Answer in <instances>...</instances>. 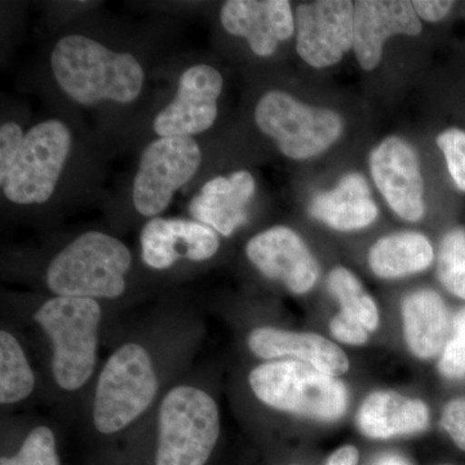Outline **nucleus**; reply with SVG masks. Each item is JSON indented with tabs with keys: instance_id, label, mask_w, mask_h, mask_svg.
<instances>
[{
	"instance_id": "f257e3e1",
	"label": "nucleus",
	"mask_w": 465,
	"mask_h": 465,
	"mask_svg": "<svg viewBox=\"0 0 465 465\" xmlns=\"http://www.w3.org/2000/svg\"><path fill=\"white\" fill-rule=\"evenodd\" d=\"M54 81L79 105L103 101L134 103L142 94L145 73L136 57L109 50L84 35H66L51 54Z\"/></svg>"
},
{
	"instance_id": "f03ea898",
	"label": "nucleus",
	"mask_w": 465,
	"mask_h": 465,
	"mask_svg": "<svg viewBox=\"0 0 465 465\" xmlns=\"http://www.w3.org/2000/svg\"><path fill=\"white\" fill-rule=\"evenodd\" d=\"M133 255L124 242L101 232H87L52 260L45 273L48 289L57 296L116 299L125 291Z\"/></svg>"
},
{
	"instance_id": "7ed1b4c3",
	"label": "nucleus",
	"mask_w": 465,
	"mask_h": 465,
	"mask_svg": "<svg viewBox=\"0 0 465 465\" xmlns=\"http://www.w3.org/2000/svg\"><path fill=\"white\" fill-rule=\"evenodd\" d=\"M249 381L253 394L280 411L335 421L348 409L344 382L302 361L262 363L251 371Z\"/></svg>"
},
{
	"instance_id": "20e7f679",
	"label": "nucleus",
	"mask_w": 465,
	"mask_h": 465,
	"mask_svg": "<svg viewBox=\"0 0 465 465\" xmlns=\"http://www.w3.org/2000/svg\"><path fill=\"white\" fill-rule=\"evenodd\" d=\"M34 318L54 342L52 371L58 387L65 391L84 387L96 365L99 302L56 296L45 302Z\"/></svg>"
},
{
	"instance_id": "39448f33",
	"label": "nucleus",
	"mask_w": 465,
	"mask_h": 465,
	"mask_svg": "<svg viewBox=\"0 0 465 465\" xmlns=\"http://www.w3.org/2000/svg\"><path fill=\"white\" fill-rule=\"evenodd\" d=\"M155 465H206L220 436L215 400L195 387L173 388L162 401Z\"/></svg>"
},
{
	"instance_id": "423d86ee",
	"label": "nucleus",
	"mask_w": 465,
	"mask_h": 465,
	"mask_svg": "<svg viewBox=\"0 0 465 465\" xmlns=\"http://www.w3.org/2000/svg\"><path fill=\"white\" fill-rule=\"evenodd\" d=\"M72 149V134L57 119L34 125L14 157L0 164V188L9 202L23 206L50 201Z\"/></svg>"
},
{
	"instance_id": "0eeeda50",
	"label": "nucleus",
	"mask_w": 465,
	"mask_h": 465,
	"mask_svg": "<svg viewBox=\"0 0 465 465\" xmlns=\"http://www.w3.org/2000/svg\"><path fill=\"white\" fill-rule=\"evenodd\" d=\"M157 391V374L148 351L134 342L116 349L97 381L94 427L104 434L121 432L148 410Z\"/></svg>"
},
{
	"instance_id": "6e6552de",
	"label": "nucleus",
	"mask_w": 465,
	"mask_h": 465,
	"mask_svg": "<svg viewBox=\"0 0 465 465\" xmlns=\"http://www.w3.org/2000/svg\"><path fill=\"white\" fill-rule=\"evenodd\" d=\"M255 121L287 158L302 161L326 152L342 133L341 116L330 109L313 108L282 91L260 99Z\"/></svg>"
},
{
	"instance_id": "1a4fd4ad",
	"label": "nucleus",
	"mask_w": 465,
	"mask_h": 465,
	"mask_svg": "<svg viewBox=\"0 0 465 465\" xmlns=\"http://www.w3.org/2000/svg\"><path fill=\"white\" fill-rule=\"evenodd\" d=\"M202 152L193 137H159L143 149L134 180V206L140 215L158 217L174 193L200 170Z\"/></svg>"
},
{
	"instance_id": "9d476101",
	"label": "nucleus",
	"mask_w": 465,
	"mask_h": 465,
	"mask_svg": "<svg viewBox=\"0 0 465 465\" xmlns=\"http://www.w3.org/2000/svg\"><path fill=\"white\" fill-rule=\"evenodd\" d=\"M224 87L219 70L206 64L188 67L177 84L176 94L158 113L153 130L159 137H193L215 124L217 101Z\"/></svg>"
},
{
	"instance_id": "9b49d317",
	"label": "nucleus",
	"mask_w": 465,
	"mask_h": 465,
	"mask_svg": "<svg viewBox=\"0 0 465 465\" xmlns=\"http://www.w3.org/2000/svg\"><path fill=\"white\" fill-rule=\"evenodd\" d=\"M296 51L313 67L335 65L354 45V5L347 0H322L299 5Z\"/></svg>"
},
{
	"instance_id": "f8f14e48",
	"label": "nucleus",
	"mask_w": 465,
	"mask_h": 465,
	"mask_svg": "<svg viewBox=\"0 0 465 465\" xmlns=\"http://www.w3.org/2000/svg\"><path fill=\"white\" fill-rule=\"evenodd\" d=\"M372 179L391 210L406 222L424 216V182L414 148L388 137L370 155Z\"/></svg>"
},
{
	"instance_id": "ddd939ff",
	"label": "nucleus",
	"mask_w": 465,
	"mask_h": 465,
	"mask_svg": "<svg viewBox=\"0 0 465 465\" xmlns=\"http://www.w3.org/2000/svg\"><path fill=\"white\" fill-rule=\"evenodd\" d=\"M246 253L260 273L280 281L296 295L309 292L320 277L317 260L298 232L287 226L259 232L247 243Z\"/></svg>"
},
{
	"instance_id": "4468645a",
	"label": "nucleus",
	"mask_w": 465,
	"mask_h": 465,
	"mask_svg": "<svg viewBox=\"0 0 465 465\" xmlns=\"http://www.w3.org/2000/svg\"><path fill=\"white\" fill-rule=\"evenodd\" d=\"M140 242L143 262L157 271L171 268L180 259L206 262L220 247L219 235L210 226L159 216L146 223Z\"/></svg>"
},
{
	"instance_id": "2eb2a0df",
	"label": "nucleus",
	"mask_w": 465,
	"mask_h": 465,
	"mask_svg": "<svg viewBox=\"0 0 465 465\" xmlns=\"http://www.w3.org/2000/svg\"><path fill=\"white\" fill-rule=\"evenodd\" d=\"M220 21L226 32L246 39L260 57L272 56L295 32L287 0H228L220 9Z\"/></svg>"
},
{
	"instance_id": "dca6fc26",
	"label": "nucleus",
	"mask_w": 465,
	"mask_h": 465,
	"mask_svg": "<svg viewBox=\"0 0 465 465\" xmlns=\"http://www.w3.org/2000/svg\"><path fill=\"white\" fill-rule=\"evenodd\" d=\"M421 30L411 2L361 0L354 5L353 50L365 70H374L379 65L388 38L396 34L415 36Z\"/></svg>"
},
{
	"instance_id": "f3484780",
	"label": "nucleus",
	"mask_w": 465,
	"mask_h": 465,
	"mask_svg": "<svg viewBox=\"0 0 465 465\" xmlns=\"http://www.w3.org/2000/svg\"><path fill=\"white\" fill-rule=\"evenodd\" d=\"M256 183L249 171H237L204 183L200 194L191 202L189 211L201 224L219 234L231 237L249 219V204Z\"/></svg>"
},
{
	"instance_id": "a211bd4d",
	"label": "nucleus",
	"mask_w": 465,
	"mask_h": 465,
	"mask_svg": "<svg viewBox=\"0 0 465 465\" xmlns=\"http://www.w3.org/2000/svg\"><path fill=\"white\" fill-rule=\"evenodd\" d=\"M249 347L252 353L264 360L292 358L335 378L349 370L347 354L318 333L259 327L250 333Z\"/></svg>"
},
{
	"instance_id": "6ab92c4d",
	"label": "nucleus",
	"mask_w": 465,
	"mask_h": 465,
	"mask_svg": "<svg viewBox=\"0 0 465 465\" xmlns=\"http://www.w3.org/2000/svg\"><path fill=\"white\" fill-rule=\"evenodd\" d=\"M357 425L369 439L407 436L427 430L430 411L423 401L409 399L397 391H378L361 406Z\"/></svg>"
},
{
	"instance_id": "aec40b11",
	"label": "nucleus",
	"mask_w": 465,
	"mask_h": 465,
	"mask_svg": "<svg viewBox=\"0 0 465 465\" xmlns=\"http://www.w3.org/2000/svg\"><path fill=\"white\" fill-rule=\"evenodd\" d=\"M309 213L335 231L351 232L371 225L378 219L379 208L365 177L351 173L332 191L317 194Z\"/></svg>"
},
{
	"instance_id": "412c9836",
	"label": "nucleus",
	"mask_w": 465,
	"mask_h": 465,
	"mask_svg": "<svg viewBox=\"0 0 465 465\" xmlns=\"http://www.w3.org/2000/svg\"><path fill=\"white\" fill-rule=\"evenodd\" d=\"M403 327L407 345L421 360L439 356L448 342L449 312L432 290L412 292L403 300Z\"/></svg>"
},
{
	"instance_id": "4be33fe9",
	"label": "nucleus",
	"mask_w": 465,
	"mask_h": 465,
	"mask_svg": "<svg viewBox=\"0 0 465 465\" xmlns=\"http://www.w3.org/2000/svg\"><path fill=\"white\" fill-rule=\"evenodd\" d=\"M434 251L425 235L396 232L376 242L369 253L371 271L382 280H397L420 273L432 265Z\"/></svg>"
},
{
	"instance_id": "5701e85b",
	"label": "nucleus",
	"mask_w": 465,
	"mask_h": 465,
	"mask_svg": "<svg viewBox=\"0 0 465 465\" xmlns=\"http://www.w3.org/2000/svg\"><path fill=\"white\" fill-rule=\"evenodd\" d=\"M35 388V376L25 353L14 335L0 332V402L3 405L27 399Z\"/></svg>"
},
{
	"instance_id": "b1692460",
	"label": "nucleus",
	"mask_w": 465,
	"mask_h": 465,
	"mask_svg": "<svg viewBox=\"0 0 465 465\" xmlns=\"http://www.w3.org/2000/svg\"><path fill=\"white\" fill-rule=\"evenodd\" d=\"M329 290L341 304L342 313L356 318L369 332L378 329L376 302L351 271L342 266L333 269L329 275Z\"/></svg>"
},
{
	"instance_id": "393cba45",
	"label": "nucleus",
	"mask_w": 465,
	"mask_h": 465,
	"mask_svg": "<svg viewBox=\"0 0 465 465\" xmlns=\"http://www.w3.org/2000/svg\"><path fill=\"white\" fill-rule=\"evenodd\" d=\"M437 275L449 292L465 300V232L452 231L440 243Z\"/></svg>"
},
{
	"instance_id": "a878e982",
	"label": "nucleus",
	"mask_w": 465,
	"mask_h": 465,
	"mask_svg": "<svg viewBox=\"0 0 465 465\" xmlns=\"http://www.w3.org/2000/svg\"><path fill=\"white\" fill-rule=\"evenodd\" d=\"M0 465H60L56 440L50 428H34L15 457H3Z\"/></svg>"
},
{
	"instance_id": "bb28decb",
	"label": "nucleus",
	"mask_w": 465,
	"mask_h": 465,
	"mask_svg": "<svg viewBox=\"0 0 465 465\" xmlns=\"http://www.w3.org/2000/svg\"><path fill=\"white\" fill-rule=\"evenodd\" d=\"M439 369L443 378L451 381L465 376V308L454 318V332L443 348Z\"/></svg>"
},
{
	"instance_id": "cd10ccee",
	"label": "nucleus",
	"mask_w": 465,
	"mask_h": 465,
	"mask_svg": "<svg viewBox=\"0 0 465 465\" xmlns=\"http://www.w3.org/2000/svg\"><path fill=\"white\" fill-rule=\"evenodd\" d=\"M437 145L442 150L449 173L459 191L465 192V133L449 128L437 137Z\"/></svg>"
},
{
	"instance_id": "c85d7f7f",
	"label": "nucleus",
	"mask_w": 465,
	"mask_h": 465,
	"mask_svg": "<svg viewBox=\"0 0 465 465\" xmlns=\"http://www.w3.org/2000/svg\"><path fill=\"white\" fill-rule=\"evenodd\" d=\"M330 331L333 338L349 345H363L369 341V331L360 321L349 314H336L330 322Z\"/></svg>"
},
{
	"instance_id": "c756f323",
	"label": "nucleus",
	"mask_w": 465,
	"mask_h": 465,
	"mask_svg": "<svg viewBox=\"0 0 465 465\" xmlns=\"http://www.w3.org/2000/svg\"><path fill=\"white\" fill-rule=\"evenodd\" d=\"M440 425L455 445L465 451V399L450 401L443 407Z\"/></svg>"
},
{
	"instance_id": "7c9ffc66",
	"label": "nucleus",
	"mask_w": 465,
	"mask_h": 465,
	"mask_svg": "<svg viewBox=\"0 0 465 465\" xmlns=\"http://www.w3.org/2000/svg\"><path fill=\"white\" fill-rule=\"evenodd\" d=\"M412 3L418 17L428 23H437L448 16L454 7V2H442V0H415Z\"/></svg>"
},
{
	"instance_id": "2f4dec72",
	"label": "nucleus",
	"mask_w": 465,
	"mask_h": 465,
	"mask_svg": "<svg viewBox=\"0 0 465 465\" xmlns=\"http://www.w3.org/2000/svg\"><path fill=\"white\" fill-rule=\"evenodd\" d=\"M360 452L354 446H342L336 450L324 465H358Z\"/></svg>"
},
{
	"instance_id": "473e14b6",
	"label": "nucleus",
	"mask_w": 465,
	"mask_h": 465,
	"mask_svg": "<svg viewBox=\"0 0 465 465\" xmlns=\"http://www.w3.org/2000/svg\"><path fill=\"white\" fill-rule=\"evenodd\" d=\"M370 465H412L403 458L402 455L394 454V452H385V454L376 457Z\"/></svg>"
},
{
	"instance_id": "72a5a7b5",
	"label": "nucleus",
	"mask_w": 465,
	"mask_h": 465,
	"mask_svg": "<svg viewBox=\"0 0 465 465\" xmlns=\"http://www.w3.org/2000/svg\"><path fill=\"white\" fill-rule=\"evenodd\" d=\"M293 465H296V464H293Z\"/></svg>"
}]
</instances>
